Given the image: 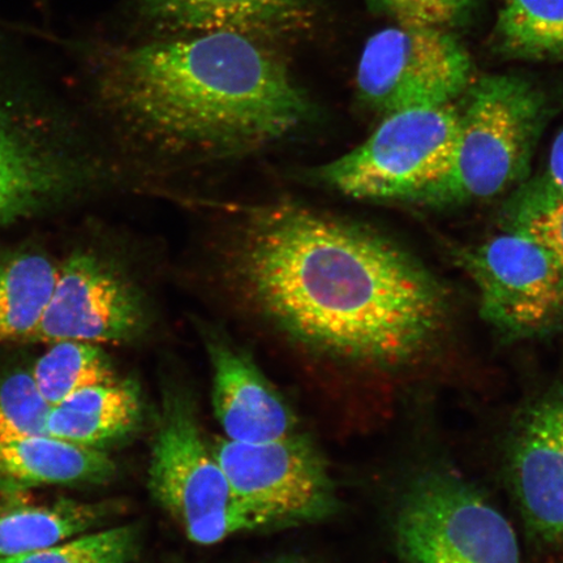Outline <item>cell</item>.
Returning <instances> with one entry per match:
<instances>
[{
	"instance_id": "cell-15",
	"label": "cell",
	"mask_w": 563,
	"mask_h": 563,
	"mask_svg": "<svg viewBox=\"0 0 563 563\" xmlns=\"http://www.w3.org/2000/svg\"><path fill=\"white\" fill-rule=\"evenodd\" d=\"M117 471L104 450L76 445L51 434L0 441V481L18 488L103 485L114 481Z\"/></svg>"
},
{
	"instance_id": "cell-10",
	"label": "cell",
	"mask_w": 563,
	"mask_h": 563,
	"mask_svg": "<svg viewBox=\"0 0 563 563\" xmlns=\"http://www.w3.org/2000/svg\"><path fill=\"white\" fill-rule=\"evenodd\" d=\"M456 262L477 288L482 316L503 333L540 334L563 321V264L526 232L462 249Z\"/></svg>"
},
{
	"instance_id": "cell-18",
	"label": "cell",
	"mask_w": 563,
	"mask_h": 563,
	"mask_svg": "<svg viewBox=\"0 0 563 563\" xmlns=\"http://www.w3.org/2000/svg\"><path fill=\"white\" fill-rule=\"evenodd\" d=\"M59 263L32 249L0 252V346L27 343L44 316Z\"/></svg>"
},
{
	"instance_id": "cell-22",
	"label": "cell",
	"mask_w": 563,
	"mask_h": 563,
	"mask_svg": "<svg viewBox=\"0 0 563 563\" xmlns=\"http://www.w3.org/2000/svg\"><path fill=\"white\" fill-rule=\"evenodd\" d=\"M52 408L31 371L11 372L0 382V441L47 434Z\"/></svg>"
},
{
	"instance_id": "cell-16",
	"label": "cell",
	"mask_w": 563,
	"mask_h": 563,
	"mask_svg": "<svg viewBox=\"0 0 563 563\" xmlns=\"http://www.w3.org/2000/svg\"><path fill=\"white\" fill-rule=\"evenodd\" d=\"M143 406L136 385L121 383L86 387L52 408L47 434L103 450L130 438L140 427Z\"/></svg>"
},
{
	"instance_id": "cell-3",
	"label": "cell",
	"mask_w": 563,
	"mask_h": 563,
	"mask_svg": "<svg viewBox=\"0 0 563 563\" xmlns=\"http://www.w3.org/2000/svg\"><path fill=\"white\" fill-rule=\"evenodd\" d=\"M74 126L0 33V230L53 213L95 178Z\"/></svg>"
},
{
	"instance_id": "cell-23",
	"label": "cell",
	"mask_w": 563,
	"mask_h": 563,
	"mask_svg": "<svg viewBox=\"0 0 563 563\" xmlns=\"http://www.w3.org/2000/svg\"><path fill=\"white\" fill-rule=\"evenodd\" d=\"M563 199V129L555 136L544 172L520 191L512 202L511 217L519 218Z\"/></svg>"
},
{
	"instance_id": "cell-6",
	"label": "cell",
	"mask_w": 563,
	"mask_h": 563,
	"mask_svg": "<svg viewBox=\"0 0 563 563\" xmlns=\"http://www.w3.org/2000/svg\"><path fill=\"white\" fill-rule=\"evenodd\" d=\"M457 129L454 103L390 112L363 144L320 167L317 178L352 199L412 202L446 170Z\"/></svg>"
},
{
	"instance_id": "cell-1",
	"label": "cell",
	"mask_w": 563,
	"mask_h": 563,
	"mask_svg": "<svg viewBox=\"0 0 563 563\" xmlns=\"http://www.w3.org/2000/svg\"><path fill=\"white\" fill-rule=\"evenodd\" d=\"M230 271L280 332L351 361H408L445 317L440 285L408 253L292 203L251 210L235 232Z\"/></svg>"
},
{
	"instance_id": "cell-11",
	"label": "cell",
	"mask_w": 563,
	"mask_h": 563,
	"mask_svg": "<svg viewBox=\"0 0 563 563\" xmlns=\"http://www.w3.org/2000/svg\"><path fill=\"white\" fill-rule=\"evenodd\" d=\"M150 325V305L136 282L100 253L75 251L59 263L52 299L27 343H126Z\"/></svg>"
},
{
	"instance_id": "cell-25",
	"label": "cell",
	"mask_w": 563,
	"mask_h": 563,
	"mask_svg": "<svg viewBox=\"0 0 563 563\" xmlns=\"http://www.w3.org/2000/svg\"><path fill=\"white\" fill-rule=\"evenodd\" d=\"M512 229L543 244L563 264V199L514 221Z\"/></svg>"
},
{
	"instance_id": "cell-7",
	"label": "cell",
	"mask_w": 563,
	"mask_h": 563,
	"mask_svg": "<svg viewBox=\"0 0 563 563\" xmlns=\"http://www.w3.org/2000/svg\"><path fill=\"white\" fill-rule=\"evenodd\" d=\"M397 538L407 563H520L509 520L449 474H429L407 492Z\"/></svg>"
},
{
	"instance_id": "cell-8",
	"label": "cell",
	"mask_w": 563,
	"mask_h": 563,
	"mask_svg": "<svg viewBox=\"0 0 563 563\" xmlns=\"http://www.w3.org/2000/svg\"><path fill=\"white\" fill-rule=\"evenodd\" d=\"M474 62L441 26L404 24L373 34L358 60L356 87L383 112L454 103L474 79Z\"/></svg>"
},
{
	"instance_id": "cell-20",
	"label": "cell",
	"mask_w": 563,
	"mask_h": 563,
	"mask_svg": "<svg viewBox=\"0 0 563 563\" xmlns=\"http://www.w3.org/2000/svg\"><path fill=\"white\" fill-rule=\"evenodd\" d=\"M31 372L52 407L86 387L118 379L114 364L100 344L75 341L52 343Z\"/></svg>"
},
{
	"instance_id": "cell-4",
	"label": "cell",
	"mask_w": 563,
	"mask_h": 563,
	"mask_svg": "<svg viewBox=\"0 0 563 563\" xmlns=\"http://www.w3.org/2000/svg\"><path fill=\"white\" fill-rule=\"evenodd\" d=\"M464 95L452 159L412 202L446 208L492 200L530 173L549 114L544 91L522 76L490 75Z\"/></svg>"
},
{
	"instance_id": "cell-21",
	"label": "cell",
	"mask_w": 563,
	"mask_h": 563,
	"mask_svg": "<svg viewBox=\"0 0 563 563\" xmlns=\"http://www.w3.org/2000/svg\"><path fill=\"white\" fill-rule=\"evenodd\" d=\"M139 523L91 531L40 551L0 559V563H131L143 548Z\"/></svg>"
},
{
	"instance_id": "cell-27",
	"label": "cell",
	"mask_w": 563,
	"mask_h": 563,
	"mask_svg": "<svg viewBox=\"0 0 563 563\" xmlns=\"http://www.w3.org/2000/svg\"><path fill=\"white\" fill-rule=\"evenodd\" d=\"M562 286H563V269H562Z\"/></svg>"
},
{
	"instance_id": "cell-14",
	"label": "cell",
	"mask_w": 563,
	"mask_h": 563,
	"mask_svg": "<svg viewBox=\"0 0 563 563\" xmlns=\"http://www.w3.org/2000/svg\"><path fill=\"white\" fill-rule=\"evenodd\" d=\"M161 31L179 35L232 32L253 38L300 32L312 21L313 0H140Z\"/></svg>"
},
{
	"instance_id": "cell-28",
	"label": "cell",
	"mask_w": 563,
	"mask_h": 563,
	"mask_svg": "<svg viewBox=\"0 0 563 563\" xmlns=\"http://www.w3.org/2000/svg\"><path fill=\"white\" fill-rule=\"evenodd\" d=\"M174 563H181V562H174Z\"/></svg>"
},
{
	"instance_id": "cell-13",
	"label": "cell",
	"mask_w": 563,
	"mask_h": 563,
	"mask_svg": "<svg viewBox=\"0 0 563 563\" xmlns=\"http://www.w3.org/2000/svg\"><path fill=\"white\" fill-rule=\"evenodd\" d=\"M511 481L527 523L563 538V393L533 406L511 449Z\"/></svg>"
},
{
	"instance_id": "cell-24",
	"label": "cell",
	"mask_w": 563,
	"mask_h": 563,
	"mask_svg": "<svg viewBox=\"0 0 563 563\" xmlns=\"http://www.w3.org/2000/svg\"><path fill=\"white\" fill-rule=\"evenodd\" d=\"M398 23L446 26L460 20L475 0H373Z\"/></svg>"
},
{
	"instance_id": "cell-12",
	"label": "cell",
	"mask_w": 563,
	"mask_h": 563,
	"mask_svg": "<svg viewBox=\"0 0 563 563\" xmlns=\"http://www.w3.org/2000/svg\"><path fill=\"white\" fill-rule=\"evenodd\" d=\"M211 365V402L224 438L244 443L274 441L299 432L290 405L249 351L218 329L202 330Z\"/></svg>"
},
{
	"instance_id": "cell-2",
	"label": "cell",
	"mask_w": 563,
	"mask_h": 563,
	"mask_svg": "<svg viewBox=\"0 0 563 563\" xmlns=\"http://www.w3.org/2000/svg\"><path fill=\"white\" fill-rule=\"evenodd\" d=\"M250 35L209 32L112 48L98 93L126 129L178 156L230 157L292 136L312 103Z\"/></svg>"
},
{
	"instance_id": "cell-5",
	"label": "cell",
	"mask_w": 563,
	"mask_h": 563,
	"mask_svg": "<svg viewBox=\"0 0 563 563\" xmlns=\"http://www.w3.org/2000/svg\"><path fill=\"white\" fill-rule=\"evenodd\" d=\"M147 489L195 544L214 545L234 534L279 528L232 488L202 434L195 398L186 386L162 387Z\"/></svg>"
},
{
	"instance_id": "cell-19",
	"label": "cell",
	"mask_w": 563,
	"mask_h": 563,
	"mask_svg": "<svg viewBox=\"0 0 563 563\" xmlns=\"http://www.w3.org/2000/svg\"><path fill=\"white\" fill-rule=\"evenodd\" d=\"M492 44L509 59L563 62V0H504Z\"/></svg>"
},
{
	"instance_id": "cell-26",
	"label": "cell",
	"mask_w": 563,
	"mask_h": 563,
	"mask_svg": "<svg viewBox=\"0 0 563 563\" xmlns=\"http://www.w3.org/2000/svg\"><path fill=\"white\" fill-rule=\"evenodd\" d=\"M264 563H313V562L309 561L306 558H302V555L286 554V555H279V558L272 559Z\"/></svg>"
},
{
	"instance_id": "cell-9",
	"label": "cell",
	"mask_w": 563,
	"mask_h": 563,
	"mask_svg": "<svg viewBox=\"0 0 563 563\" xmlns=\"http://www.w3.org/2000/svg\"><path fill=\"white\" fill-rule=\"evenodd\" d=\"M210 448L236 495L279 528L323 522L340 506L325 457L300 431L258 443L216 438Z\"/></svg>"
},
{
	"instance_id": "cell-17",
	"label": "cell",
	"mask_w": 563,
	"mask_h": 563,
	"mask_svg": "<svg viewBox=\"0 0 563 563\" xmlns=\"http://www.w3.org/2000/svg\"><path fill=\"white\" fill-rule=\"evenodd\" d=\"M124 511L119 501L18 503L0 508V559L54 547L98 527Z\"/></svg>"
}]
</instances>
